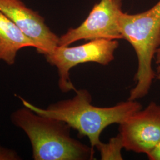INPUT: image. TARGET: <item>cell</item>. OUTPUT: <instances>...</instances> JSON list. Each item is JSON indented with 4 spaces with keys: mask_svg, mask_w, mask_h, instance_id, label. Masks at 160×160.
Instances as JSON below:
<instances>
[{
    "mask_svg": "<svg viewBox=\"0 0 160 160\" xmlns=\"http://www.w3.org/2000/svg\"><path fill=\"white\" fill-rule=\"evenodd\" d=\"M19 97L24 107L38 114L62 120L81 136L87 137L93 149L100 143V135L107 126L119 125L142 109L139 102L128 99L111 107H97L92 104V95L86 89L76 90L73 98L53 103L47 109L38 108Z\"/></svg>",
    "mask_w": 160,
    "mask_h": 160,
    "instance_id": "cell-1",
    "label": "cell"
},
{
    "mask_svg": "<svg viewBox=\"0 0 160 160\" xmlns=\"http://www.w3.org/2000/svg\"><path fill=\"white\" fill-rule=\"evenodd\" d=\"M12 120L29 137L34 160L94 159V150L71 137V128L62 120L38 114L26 107L15 111Z\"/></svg>",
    "mask_w": 160,
    "mask_h": 160,
    "instance_id": "cell-2",
    "label": "cell"
},
{
    "mask_svg": "<svg viewBox=\"0 0 160 160\" xmlns=\"http://www.w3.org/2000/svg\"><path fill=\"white\" fill-rule=\"evenodd\" d=\"M123 39L134 49L138 69L128 99L137 100L148 94L156 74L152 60L160 47V0L146 12L129 14L122 12L118 20Z\"/></svg>",
    "mask_w": 160,
    "mask_h": 160,
    "instance_id": "cell-3",
    "label": "cell"
},
{
    "mask_svg": "<svg viewBox=\"0 0 160 160\" xmlns=\"http://www.w3.org/2000/svg\"><path fill=\"white\" fill-rule=\"evenodd\" d=\"M119 45L118 40L95 39L79 46H58L45 56L48 63L57 68L58 86L61 92H75L77 89L69 78V71L81 63L109 65L114 60V52Z\"/></svg>",
    "mask_w": 160,
    "mask_h": 160,
    "instance_id": "cell-4",
    "label": "cell"
},
{
    "mask_svg": "<svg viewBox=\"0 0 160 160\" xmlns=\"http://www.w3.org/2000/svg\"><path fill=\"white\" fill-rule=\"evenodd\" d=\"M122 0H101L93 6L86 20L59 37V46H69L81 40L123 39L119 26Z\"/></svg>",
    "mask_w": 160,
    "mask_h": 160,
    "instance_id": "cell-5",
    "label": "cell"
},
{
    "mask_svg": "<svg viewBox=\"0 0 160 160\" xmlns=\"http://www.w3.org/2000/svg\"><path fill=\"white\" fill-rule=\"evenodd\" d=\"M124 148L148 154L160 142V105L151 102L119 124Z\"/></svg>",
    "mask_w": 160,
    "mask_h": 160,
    "instance_id": "cell-6",
    "label": "cell"
},
{
    "mask_svg": "<svg viewBox=\"0 0 160 160\" xmlns=\"http://www.w3.org/2000/svg\"><path fill=\"white\" fill-rule=\"evenodd\" d=\"M0 11L34 41L39 53L46 55L59 46V37L46 25L44 18L22 0H0Z\"/></svg>",
    "mask_w": 160,
    "mask_h": 160,
    "instance_id": "cell-7",
    "label": "cell"
},
{
    "mask_svg": "<svg viewBox=\"0 0 160 160\" xmlns=\"http://www.w3.org/2000/svg\"><path fill=\"white\" fill-rule=\"evenodd\" d=\"M28 47L36 49V45L0 11V60L13 65L18 51Z\"/></svg>",
    "mask_w": 160,
    "mask_h": 160,
    "instance_id": "cell-8",
    "label": "cell"
},
{
    "mask_svg": "<svg viewBox=\"0 0 160 160\" xmlns=\"http://www.w3.org/2000/svg\"><path fill=\"white\" fill-rule=\"evenodd\" d=\"M99 151L101 160H122V149L124 148L122 136L119 133L116 137L110 138L109 142L104 143L102 141L96 147Z\"/></svg>",
    "mask_w": 160,
    "mask_h": 160,
    "instance_id": "cell-9",
    "label": "cell"
},
{
    "mask_svg": "<svg viewBox=\"0 0 160 160\" xmlns=\"http://www.w3.org/2000/svg\"><path fill=\"white\" fill-rule=\"evenodd\" d=\"M17 154L11 149L4 148L0 146V160H18Z\"/></svg>",
    "mask_w": 160,
    "mask_h": 160,
    "instance_id": "cell-10",
    "label": "cell"
},
{
    "mask_svg": "<svg viewBox=\"0 0 160 160\" xmlns=\"http://www.w3.org/2000/svg\"><path fill=\"white\" fill-rule=\"evenodd\" d=\"M147 157L149 160H160V142L147 155Z\"/></svg>",
    "mask_w": 160,
    "mask_h": 160,
    "instance_id": "cell-11",
    "label": "cell"
},
{
    "mask_svg": "<svg viewBox=\"0 0 160 160\" xmlns=\"http://www.w3.org/2000/svg\"><path fill=\"white\" fill-rule=\"evenodd\" d=\"M155 63L157 65V73H160V51H157L155 55Z\"/></svg>",
    "mask_w": 160,
    "mask_h": 160,
    "instance_id": "cell-12",
    "label": "cell"
},
{
    "mask_svg": "<svg viewBox=\"0 0 160 160\" xmlns=\"http://www.w3.org/2000/svg\"><path fill=\"white\" fill-rule=\"evenodd\" d=\"M155 78H157V80H160V73H157L156 74Z\"/></svg>",
    "mask_w": 160,
    "mask_h": 160,
    "instance_id": "cell-13",
    "label": "cell"
},
{
    "mask_svg": "<svg viewBox=\"0 0 160 160\" xmlns=\"http://www.w3.org/2000/svg\"><path fill=\"white\" fill-rule=\"evenodd\" d=\"M157 51H160V47L159 48H158V49Z\"/></svg>",
    "mask_w": 160,
    "mask_h": 160,
    "instance_id": "cell-14",
    "label": "cell"
}]
</instances>
